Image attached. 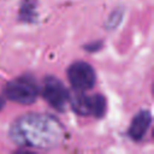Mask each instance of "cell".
I'll return each instance as SVG.
<instances>
[{
	"label": "cell",
	"mask_w": 154,
	"mask_h": 154,
	"mask_svg": "<svg viewBox=\"0 0 154 154\" xmlns=\"http://www.w3.org/2000/svg\"><path fill=\"white\" fill-rule=\"evenodd\" d=\"M8 135L17 146L47 150L57 148L64 141L65 130L49 114L28 113L12 123Z\"/></svg>",
	"instance_id": "6da1fadb"
},
{
	"label": "cell",
	"mask_w": 154,
	"mask_h": 154,
	"mask_svg": "<svg viewBox=\"0 0 154 154\" xmlns=\"http://www.w3.org/2000/svg\"><path fill=\"white\" fill-rule=\"evenodd\" d=\"M4 94L13 102L30 105L35 102L38 96V85L32 76L24 75L10 81L4 89Z\"/></svg>",
	"instance_id": "7a4b0ae2"
},
{
	"label": "cell",
	"mask_w": 154,
	"mask_h": 154,
	"mask_svg": "<svg viewBox=\"0 0 154 154\" xmlns=\"http://www.w3.org/2000/svg\"><path fill=\"white\" fill-rule=\"evenodd\" d=\"M69 103L75 113L83 117L94 116L96 118H102L107 109L106 99L101 94L87 95L79 91L70 96Z\"/></svg>",
	"instance_id": "3957f363"
},
{
	"label": "cell",
	"mask_w": 154,
	"mask_h": 154,
	"mask_svg": "<svg viewBox=\"0 0 154 154\" xmlns=\"http://www.w3.org/2000/svg\"><path fill=\"white\" fill-rule=\"evenodd\" d=\"M42 97L48 102L51 107L55 111L64 112L67 107L70 94L64 83L54 76H47L43 79L42 89H41Z\"/></svg>",
	"instance_id": "277c9868"
},
{
	"label": "cell",
	"mask_w": 154,
	"mask_h": 154,
	"mask_svg": "<svg viewBox=\"0 0 154 154\" xmlns=\"http://www.w3.org/2000/svg\"><path fill=\"white\" fill-rule=\"evenodd\" d=\"M67 78L70 84L77 91H85L94 87L96 75L93 66L85 61H76L67 69Z\"/></svg>",
	"instance_id": "5b68a950"
},
{
	"label": "cell",
	"mask_w": 154,
	"mask_h": 154,
	"mask_svg": "<svg viewBox=\"0 0 154 154\" xmlns=\"http://www.w3.org/2000/svg\"><path fill=\"white\" fill-rule=\"evenodd\" d=\"M150 124H152V113L148 109H142L134 116L128 134L134 141H141L146 136Z\"/></svg>",
	"instance_id": "8992f818"
},
{
	"label": "cell",
	"mask_w": 154,
	"mask_h": 154,
	"mask_svg": "<svg viewBox=\"0 0 154 154\" xmlns=\"http://www.w3.org/2000/svg\"><path fill=\"white\" fill-rule=\"evenodd\" d=\"M36 0H23L19 7V14L18 18L20 22L31 23L35 20L37 13H36Z\"/></svg>",
	"instance_id": "52a82bcc"
},
{
	"label": "cell",
	"mask_w": 154,
	"mask_h": 154,
	"mask_svg": "<svg viewBox=\"0 0 154 154\" xmlns=\"http://www.w3.org/2000/svg\"><path fill=\"white\" fill-rule=\"evenodd\" d=\"M123 17H124V10L122 7H118V8H114L112 11V13L108 16L106 23H105V28L108 29V30H112V29H116L123 20Z\"/></svg>",
	"instance_id": "ba28073f"
},
{
	"label": "cell",
	"mask_w": 154,
	"mask_h": 154,
	"mask_svg": "<svg viewBox=\"0 0 154 154\" xmlns=\"http://www.w3.org/2000/svg\"><path fill=\"white\" fill-rule=\"evenodd\" d=\"M102 41H94V42H91V43H88V45H85L84 46V48H85V51H88V52H96V51H100L101 48H102Z\"/></svg>",
	"instance_id": "9c48e42d"
},
{
	"label": "cell",
	"mask_w": 154,
	"mask_h": 154,
	"mask_svg": "<svg viewBox=\"0 0 154 154\" xmlns=\"http://www.w3.org/2000/svg\"><path fill=\"white\" fill-rule=\"evenodd\" d=\"M4 106H5V100H4V99L0 96V111L4 108Z\"/></svg>",
	"instance_id": "30bf717a"
}]
</instances>
